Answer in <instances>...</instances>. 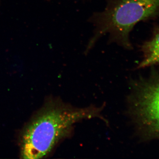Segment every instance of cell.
Wrapping results in <instances>:
<instances>
[{"mask_svg":"<svg viewBox=\"0 0 159 159\" xmlns=\"http://www.w3.org/2000/svg\"><path fill=\"white\" fill-rule=\"evenodd\" d=\"M130 100L131 113L137 124L159 138V81L139 84Z\"/></svg>","mask_w":159,"mask_h":159,"instance_id":"3957f363","label":"cell"},{"mask_svg":"<svg viewBox=\"0 0 159 159\" xmlns=\"http://www.w3.org/2000/svg\"><path fill=\"white\" fill-rule=\"evenodd\" d=\"M103 107H77L59 99H50L23 131L20 156L25 159L47 156L61 140L72 133L75 123L84 119L99 118Z\"/></svg>","mask_w":159,"mask_h":159,"instance_id":"6da1fadb","label":"cell"},{"mask_svg":"<svg viewBox=\"0 0 159 159\" xmlns=\"http://www.w3.org/2000/svg\"><path fill=\"white\" fill-rule=\"evenodd\" d=\"M159 9V0H120L107 11L100 32H111L128 43L129 32L135 25Z\"/></svg>","mask_w":159,"mask_h":159,"instance_id":"7a4b0ae2","label":"cell"},{"mask_svg":"<svg viewBox=\"0 0 159 159\" xmlns=\"http://www.w3.org/2000/svg\"><path fill=\"white\" fill-rule=\"evenodd\" d=\"M145 57L139 67L142 68L159 63V32L150 41L144 46Z\"/></svg>","mask_w":159,"mask_h":159,"instance_id":"277c9868","label":"cell"}]
</instances>
